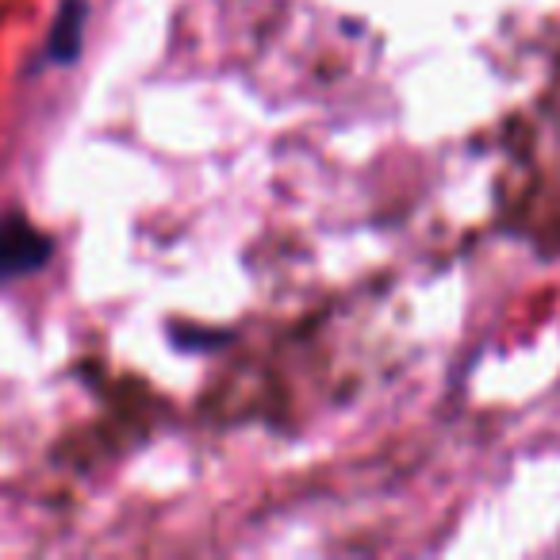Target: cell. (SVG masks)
<instances>
[{"label": "cell", "instance_id": "2", "mask_svg": "<svg viewBox=\"0 0 560 560\" xmlns=\"http://www.w3.org/2000/svg\"><path fill=\"white\" fill-rule=\"evenodd\" d=\"M85 20H89L85 0H66L62 9H58L55 32H50V58H55V62H73V58H78Z\"/></svg>", "mask_w": 560, "mask_h": 560}, {"label": "cell", "instance_id": "1", "mask_svg": "<svg viewBox=\"0 0 560 560\" xmlns=\"http://www.w3.org/2000/svg\"><path fill=\"white\" fill-rule=\"evenodd\" d=\"M50 254H55V242L32 219L24 215L0 219V280L43 269L50 261Z\"/></svg>", "mask_w": 560, "mask_h": 560}]
</instances>
